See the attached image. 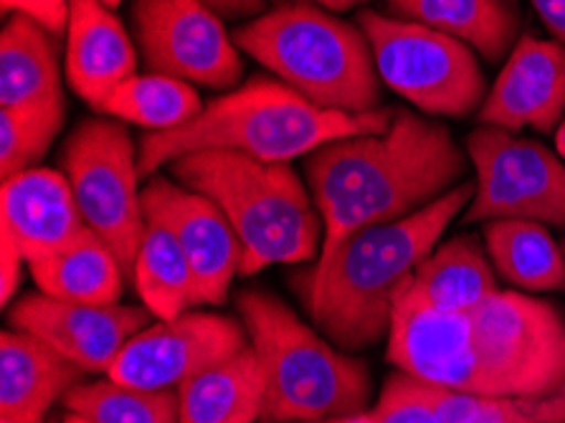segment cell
I'll return each instance as SVG.
<instances>
[{
	"mask_svg": "<svg viewBox=\"0 0 565 423\" xmlns=\"http://www.w3.org/2000/svg\"><path fill=\"white\" fill-rule=\"evenodd\" d=\"M358 25L371 43L375 68L393 92L434 117H467L487 97L475 49L429 25L363 11Z\"/></svg>",
	"mask_w": 565,
	"mask_h": 423,
	"instance_id": "7",
	"label": "cell"
},
{
	"mask_svg": "<svg viewBox=\"0 0 565 423\" xmlns=\"http://www.w3.org/2000/svg\"><path fill=\"white\" fill-rule=\"evenodd\" d=\"M23 264L25 258L13 246V241L0 236V299H3V305H8L13 299L15 289H19Z\"/></svg>",
	"mask_w": 565,
	"mask_h": 423,
	"instance_id": "33",
	"label": "cell"
},
{
	"mask_svg": "<svg viewBox=\"0 0 565 423\" xmlns=\"http://www.w3.org/2000/svg\"><path fill=\"white\" fill-rule=\"evenodd\" d=\"M145 219L173 233L191 264L199 305H224L236 274H242V244L224 211L211 198L166 176L142 188Z\"/></svg>",
	"mask_w": 565,
	"mask_h": 423,
	"instance_id": "14",
	"label": "cell"
},
{
	"mask_svg": "<svg viewBox=\"0 0 565 423\" xmlns=\"http://www.w3.org/2000/svg\"><path fill=\"white\" fill-rule=\"evenodd\" d=\"M178 183L211 198L242 244V276L274 264L310 262L320 254L322 219L289 162L203 150L170 162Z\"/></svg>",
	"mask_w": 565,
	"mask_h": 423,
	"instance_id": "4",
	"label": "cell"
},
{
	"mask_svg": "<svg viewBox=\"0 0 565 423\" xmlns=\"http://www.w3.org/2000/svg\"><path fill=\"white\" fill-rule=\"evenodd\" d=\"M555 145H558L561 158L565 160V119H563V125L558 127V133H555Z\"/></svg>",
	"mask_w": 565,
	"mask_h": 423,
	"instance_id": "38",
	"label": "cell"
},
{
	"mask_svg": "<svg viewBox=\"0 0 565 423\" xmlns=\"http://www.w3.org/2000/svg\"><path fill=\"white\" fill-rule=\"evenodd\" d=\"M388 360L416 381L469 395L482 393L469 313H449L401 284L388 327Z\"/></svg>",
	"mask_w": 565,
	"mask_h": 423,
	"instance_id": "13",
	"label": "cell"
},
{
	"mask_svg": "<svg viewBox=\"0 0 565 423\" xmlns=\"http://www.w3.org/2000/svg\"><path fill=\"white\" fill-rule=\"evenodd\" d=\"M234 41L317 107L363 115L381 105L379 68L363 29L320 6H274L238 25Z\"/></svg>",
	"mask_w": 565,
	"mask_h": 423,
	"instance_id": "5",
	"label": "cell"
},
{
	"mask_svg": "<svg viewBox=\"0 0 565 423\" xmlns=\"http://www.w3.org/2000/svg\"><path fill=\"white\" fill-rule=\"evenodd\" d=\"M469 168L441 123L396 109L381 133L353 135L307 155V188L322 219L315 266L328 264L353 233L426 209L457 188Z\"/></svg>",
	"mask_w": 565,
	"mask_h": 423,
	"instance_id": "1",
	"label": "cell"
},
{
	"mask_svg": "<svg viewBox=\"0 0 565 423\" xmlns=\"http://www.w3.org/2000/svg\"><path fill=\"white\" fill-rule=\"evenodd\" d=\"M396 109L363 115L322 109L285 82L254 76L234 92L205 105L199 117L168 133H148L140 142V176L152 178L160 168L191 152L224 150L262 162L307 158L322 145L353 135L381 133Z\"/></svg>",
	"mask_w": 565,
	"mask_h": 423,
	"instance_id": "3",
	"label": "cell"
},
{
	"mask_svg": "<svg viewBox=\"0 0 565 423\" xmlns=\"http://www.w3.org/2000/svg\"><path fill=\"white\" fill-rule=\"evenodd\" d=\"M3 233L25 258V266L74 244L89 231L72 183L64 172L31 168L3 180L0 188Z\"/></svg>",
	"mask_w": 565,
	"mask_h": 423,
	"instance_id": "17",
	"label": "cell"
},
{
	"mask_svg": "<svg viewBox=\"0 0 565 423\" xmlns=\"http://www.w3.org/2000/svg\"><path fill=\"white\" fill-rule=\"evenodd\" d=\"M238 315L267 381L262 423H305L365 411L371 376L269 292L238 295Z\"/></svg>",
	"mask_w": 565,
	"mask_h": 423,
	"instance_id": "6",
	"label": "cell"
},
{
	"mask_svg": "<svg viewBox=\"0 0 565 423\" xmlns=\"http://www.w3.org/2000/svg\"><path fill=\"white\" fill-rule=\"evenodd\" d=\"M64 405L92 423H181L178 391H145L109 378L74 385Z\"/></svg>",
	"mask_w": 565,
	"mask_h": 423,
	"instance_id": "28",
	"label": "cell"
},
{
	"mask_svg": "<svg viewBox=\"0 0 565 423\" xmlns=\"http://www.w3.org/2000/svg\"><path fill=\"white\" fill-rule=\"evenodd\" d=\"M563 256H565V244H563Z\"/></svg>",
	"mask_w": 565,
	"mask_h": 423,
	"instance_id": "42",
	"label": "cell"
},
{
	"mask_svg": "<svg viewBox=\"0 0 565 423\" xmlns=\"http://www.w3.org/2000/svg\"><path fill=\"white\" fill-rule=\"evenodd\" d=\"M431 391L441 423H565V381L527 399H487L436 385Z\"/></svg>",
	"mask_w": 565,
	"mask_h": 423,
	"instance_id": "29",
	"label": "cell"
},
{
	"mask_svg": "<svg viewBox=\"0 0 565 423\" xmlns=\"http://www.w3.org/2000/svg\"><path fill=\"white\" fill-rule=\"evenodd\" d=\"M249 348V332L234 317L188 309L175 319H158L142 327L125 345L107 378L145 391H178L236 352Z\"/></svg>",
	"mask_w": 565,
	"mask_h": 423,
	"instance_id": "12",
	"label": "cell"
},
{
	"mask_svg": "<svg viewBox=\"0 0 565 423\" xmlns=\"http://www.w3.org/2000/svg\"><path fill=\"white\" fill-rule=\"evenodd\" d=\"M29 272L41 295L76 305H115L127 276L113 248L92 229L56 254L31 262Z\"/></svg>",
	"mask_w": 565,
	"mask_h": 423,
	"instance_id": "23",
	"label": "cell"
},
{
	"mask_svg": "<svg viewBox=\"0 0 565 423\" xmlns=\"http://www.w3.org/2000/svg\"><path fill=\"white\" fill-rule=\"evenodd\" d=\"M64 125V105L0 109V178L36 168Z\"/></svg>",
	"mask_w": 565,
	"mask_h": 423,
	"instance_id": "30",
	"label": "cell"
},
{
	"mask_svg": "<svg viewBox=\"0 0 565 423\" xmlns=\"http://www.w3.org/2000/svg\"><path fill=\"white\" fill-rule=\"evenodd\" d=\"M132 282L142 305L158 319H175L188 309L199 307L193 272L181 244L162 223L152 219H145Z\"/></svg>",
	"mask_w": 565,
	"mask_h": 423,
	"instance_id": "26",
	"label": "cell"
},
{
	"mask_svg": "<svg viewBox=\"0 0 565 423\" xmlns=\"http://www.w3.org/2000/svg\"><path fill=\"white\" fill-rule=\"evenodd\" d=\"M479 125L508 133H553L565 119V49L525 33L479 107Z\"/></svg>",
	"mask_w": 565,
	"mask_h": 423,
	"instance_id": "16",
	"label": "cell"
},
{
	"mask_svg": "<svg viewBox=\"0 0 565 423\" xmlns=\"http://www.w3.org/2000/svg\"><path fill=\"white\" fill-rule=\"evenodd\" d=\"M371 416L373 423H441L431 385L416 381L401 370L385 381Z\"/></svg>",
	"mask_w": 565,
	"mask_h": 423,
	"instance_id": "31",
	"label": "cell"
},
{
	"mask_svg": "<svg viewBox=\"0 0 565 423\" xmlns=\"http://www.w3.org/2000/svg\"><path fill=\"white\" fill-rule=\"evenodd\" d=\"M396 19L429 25L465 41L487 62H500L518 43L520 15L510 0H385Z\"/></svg>",
	"mask_w": 565,
	"mask_h": 423,
	"instance_id": "22",
	"label": "cell"
},
{
	"mask_svg": "<svg viewBox=\"0 0 565 423\" xmlns=\"http://www.w3.org/2000/svg\"><path fill=\"white\" fill-rule=\"evenodd\" d=\"M68 3L72 0H3V11L29 15L54 36H62L68 25Z\"/></svg>",
	"mask_w": 565,
	"mask_h": 423,
	"instance_id": "32",
	"label": "cell"
},
{
	"mask_svg": "<svg viewBox=\"0 0 565 423\" xmlns=\"http://www.w3.org/2000/svg\"><path fill=\"white\" fill-rule=\"evenodd\" d=\"M475 350L487 399H527L565 381V322L545 302L494 292L472 313Z\"/></svg>",
	"mask_w": 565,
	"mask_h": 423,
	"instance_id": "8",
	"label": "cell"
},
{
	"mask_svg": "<svg viewBox=\"0 0 565 423\" xmlns=\"http://www.w3.org/2000/svg\"><path fill=\"white\" fill-rule=\"evenodd\" d=\"M58 36L11 13L0 33V109L64 105Z\"/></svg>",
	"mask_w": 565,
	"mask_h": 423,
	"instance_id": "20",
	"label": "cell"
},
{
	"mask_svg": "<svg viewBox=\"0 0 565 423\" xmlns=\"http://www.w3.org/2000/svg\"><path fill=\"white\" fill-rule=\"evenodd\" d=\"M137 51L122 21L102 0H72L66 25V80L99 109L137 72Z\"/></svg>",
	"mask_w": 565,
	"mask_h": 423,
	"instance_id": "18",
	"label": "cell"
},
{
	"mask_svg": "<svg viewBox=\"0 0 565 423\" xmlns=\"http://www.w3.org/2000/svg\"><path fill=\"white\" fill-rule=\"evenodd\" d=\"M137 152L127 127L107 117L84 119L64 145V176L82 219L113 248L127 276L145 233Z\"/></svg>",
	"mask_w": 565,
	"mask_h": 423,
	"instance_id": "9",
	"label": "cell"
},
{
	"mask_svg": "<svg viewBox=\"0 0 565 423\" xmlns=\"http://www.w3.org/2000/svg\"><path fill=\"white\" fill-rule=\"evenodd\" d=\"M279 3H310L324 8V11H350V8L365 6L371 0H279Z\"/></svg>",
	"mask_w": 565,
	"mask_h": 423,
	"instance_id": "36",
	"label": "cell"
},
{
	"mask_svg": "<svg viewBox=\"0 0 565 423\" xmlns=\"http://www.w3.org/2000/svg\"><path fill=\"white\" fill-rule=\"evenodd\" d=\"M137 46L150 72L231 89L244 62L221 15L203 0H135Z\"/></svg>",
	"mask_w": 565,
	"mask_h": 423,
	"instance_id": "11",
	"label": "cell"
},
{
	"mask_svg": "<svg viewBox=\"0 0 565 423\" xmlns=\"http://www.w3.org/2000/svg\"><path fill=\"white\" fill-rule=\"evenodd\" d=\"M0 423H23V421H13V419H0Z\"/></svg>",
	"mask_w": 565,
	"mask_h": 423,
	"instance_id": "41",
	"label": "cell"
},
{
	"mask_svg": "<svg viewBox=\"0 0 565 423\" xmlns=\"http://www.w3.org/2000/svg\"><path fill=\"white\" fill-rule=\"evenodd\" d=\"M477 172L465 223L520 219L565 231V162L545 145L482 125L467 137Z\"/></svg>",
	"mask_w": 565,
	"mask_h": 423,
	"instance_id": "10",
	"label": "cell"
},
{
	"mask_svg": "<svg viewBox=\"0 0 565 423\" xmlns=\"http://www.w3.org/2000/svg\"><path fill=\"white\" fill-rule=\"evenodd\" d=\"M487 252L494 269L525 292H553L565 287V256L543 223L500 219L484 226Z\"/></svg>",
	"mask_w": 565,
	"mask_h": 423,
	"instance_id": "25",
	"label": "cell"
},
{
	"mask_svg": "<svg viewBox=\"0 0 565 423\" xmlns=\"http://www.w3.org/2000/svg\"><path fill=\"white\" fill-rule=\"evenodd\" d=\"M305 423H373L371 411L355 413V416H338V419H324V421H305Z\"/></svg>",
	"mask_w": 565,
	"mask_h": 423,
	"instance_id": "37",
	"label": "cell"
},
{
	"mask_svg": "<svg viewBox=\"0 0 565 423\" xmlns=\"http://www.w3.org/2000/svg\"><path fill=\"white\" fill-rule=\"evenodd\" d=\"M475 183H459L406 219L379 223L345 239L328 264L297 279L307 313L340 350H363L388 335L396 295L429 256L449 223L472 201Z\"/></svg>",
	"mask_w": 565,
	"mask_h": 423,
	"instance_id": "2",
	"label": "cell"
},
{
	"mask_svg": "<svg viewBox=\"0 0 565 423\" xmlns=\"http://www.w3.org/2000/svg\"><path fill=\"white\" fill-rule=\"evenodd\" d=\"M221 19H244V15H262L267 0H203Z\"/></svg>",
	"mask_w": 565,
	"mask_h": 423,
	"instance_id": "35",
	"label": "cell"
},
{
	"mask_svg": "<svg viewBox=\"0 0 565 423\" xmlns=\"http://www.w3.org/2000/svg\"><path fill=\"white\" fill-rule=\"evenodd\" d=\"M203 109L193 84L168 74H135L109 94L99 112L150 133H168L199 117Z\"/></svg>",
	"mask_w": 565,
	"mask_h": 423,
	"instance_id": "27",
	"label": "cell"
},
{
	"mask_svg": "<svg viewBox=\"0 0 565 423\" xmlns=\"http://www.w3.org/2000/svg\"><path fill=\"white\" fill-rule=\"evenodd\" d=\"M406 284L416 297L449 313H472L498 292L490 262L469 236H457L434 248Z\"/></svg>",
	"mask_w": 565,
	"mask_h": 423,
	"instance_id": "24",
	"label": "cell"
},
{
	"mask_svg": "<svg viewBox=\"0 0 565 423\" xmlns=\"http://www.w3.org/2000/svg\"><path fill=\"white\" fill-rule=\"evenodd\" d=\"M62 423H92V421L82 419V416H76V413H68V416H66Z\"/></svg>",
	"mask_w": 565,
	"mask_h": 423,
	"instance_id": "39",
	"label": "cell"
},
{
	"mask_svg": "<svg viewBox=\"0 0 565 423\" xmlns=\"http://www.w3.org/2000/svg\"><path fill=\"white\" fill-rule=\"evenodd\" d=\"M181 423H256L267 409V381L254 348L193 376L178 388Z\"/></svg>",
	"mask_w": 565,
	"mask_h": 423,
	"instance_id": "21",
	"label": "cell"
},
{
	"mask_svg": "<svg viewBox=\"0 0 565 423\" xmlns=\"http://www.w3.org/2000/svg\"><path fill=\"white\" fill-rule=\"evenodd\" d=\"M84 370L36 335H0V419L44 423L51 405L79 385Z\"/></svg>",
	"mask_w": 565,
	"mask_h": 423,
	"instance_id": "19",
	"label": "cell"
},
{
	"mask_svg": "<svg viewBox=\"0 0 565 423\" xmlns=\"http://www.w3.org/2000/svg\"><path fill=\"white\" fill-rule=\"evenodd\" d=\"M102 3H105V6H109V8H117L119 3H122V0H102Z\"/></svg>",
	"mask_w": 565,
	"mask_h": 423,
	"instance_id": "40",
	"label": "cell"
},
{
	"mask_svg": "<svg viewBox=\"0 0 565 423\" xmlns=\"http://www.w3.org/2000/svg\"><path fill=\"white\" fill-rule=\"evenodd\" d=\"M533 6L547 25V31L565 49V0H533Z\"/></svg>",
	"mask_w": 565,
	"mask_h": 423,
	"instance_id": "34",
	"label": "cell"
},
{
	"mask_svg": "<svg viewBox=\"0 0 565 423\" xmlns=\"http://www.w3.org/2000/svg\"><path fill=\"white\" fill-rule=\"evenodd\" d=\"M148 307L76 305L46 295L23 297L11 309L13 330L36 335L62 352L84 373H105L142 327L150 325Z\"/></svg>",
	"mask_w": 565,
	"mask_h": 423,
	"instance_id": "15",
	"label": "cell"
}]
</instances>
